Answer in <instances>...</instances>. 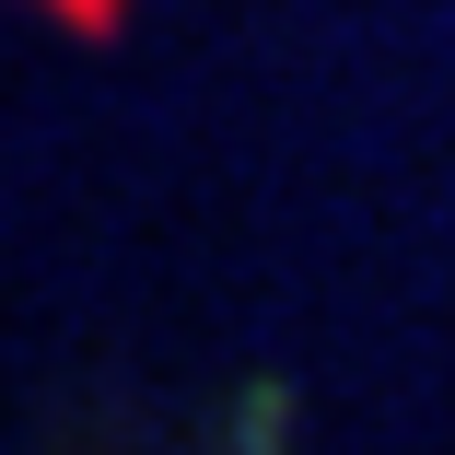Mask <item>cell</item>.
Here are the masks:
<instances>
[{
  "instance_id": "6da1fadb",
  "label": "cell",
  "mask_w": 455,
  "mask_h": 455,
  "mask_svg": "<svg viewBox=\"0 0 455 455\" xmlns=\"http://www.w3.org/2000/svg\"><path fill=\"white\" fill-rule=\"evenodd\" d=\"M59 12H70V24H106V12H117V0H59Z\"/></svg>"
}]
</instances>
